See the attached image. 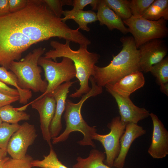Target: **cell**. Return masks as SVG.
Returning <instances> with one entry per match:
<instances>
[{"label":"cell","mask_w":168,"mask_h":168,"mask_svg":"<svg viewBox=\"0 0 168 168\" xmlns=\"http://www.w3.org/2000/svg\"><path fill=\"white\" fill-rule=\"evenodd\" d=\"M10 13L8 0H0V17Z\"/></svg>","instance_id":"cell-34"},{"label":"cell","mask_w":168,"mask_h":168,"mask_svg":"<svg viewBox=\"0 0 168 168\" xmlns=\"http://www.w3.org/2000/svg\"><path fill=\"white\" fill-rule=\"evenodd\" d=\"M106 5L123 20L132 16L130 8V1L127 0H104Z\"/></svg>","instance_id":"cell-24"},{"label":"cell","mask_w":168,"mask_h":168,"mask_svg":"<svg viewBox=\"0 0 168 168\" xmlns=\"http://www.w3.org/2000/svg\"><path fill=\"white\" fill-rule=\"evenodd\" d=\"M146 132L142 127L137 124L132 123L127 124L124 132L120 139V152L114 161L113 167L123 168L126 157L132 143L136 138L145 134Z\"/></svg>","instance_id":"cell-16"},{"label":"cell","mask_w":168,"mask_h":168,"mask_svg":"<svg viewBox=\"0 0 168 168\" xmlns=\"http://www.w3.org/2000/svg\"><path fill=\"white\" fill-rule=\"evenodd\" d=\"M7 150L0 148V161L7 157Z\"/></svg>","instance_id":"cell-36"},{"label":"cell","mask_w":168,"mask_h":168,"mask_svg":"<svg viewBox=\"0 0 168 168\" xmlns=\"http://www.w3.org/2000/svg\"><path fill=\"white\" fill-rule=\"evenodd\" d=\"M0 93L11 96H19V92L17 89L8 86L0 81Z\"/></svg>","instance_id":"cell-32"},{"label":"cell","mask_w":168,"mask_h":168,"mask_svg":"<svg viewBox=\"0 0 168 168\" xmlns=\"http://www.w3.org/2000/svg\"><path fill=\"white\" fill-rule=\"evenodd\" d=\"M122 49L108 65H95L92 76L96 84L103 87L114 83L131 73L141 71L139 53L133 36L121 37L120 39Z\"/></svg>","instance_id":"cell-3"},{"label":"cell","mask_w":168,"mask_h":168,"mask_svg":"<svg viewBox=\"0 0 168 168\" xmlns=\"http://www.w3.org/2000/svg\"><path fill=\"white\" fill-rule=\"evenodd\" d=\"M127 124L121 121L120 116H116L107 125L110 130L109 133L101 134L96 133L92 136V139L99 141L104 148L106 158L104 163L109 167H113L114 161L119 154L120 139Z\"/></svg>","instance_id":"cell-8"},{"label":"cell","mask_w":168,"mask_h":168,"mask_svg":"<svg viewBox=\"0 0 168 168\" xmlns=\"http://www.w3.org/2000/svg\"><path fill=\"white\" fill-rule=\"evenodd\" d=\"M0 26L10 53L16 61L32 45L42 41L36 15L29 5L0 16Z\"/></svg>","instance_id":"cell-1"},{"label":"cell","mask_w":168,"mask_h":168,"mask_svg":"<svg viewBox=\"0 0 168 168\" xmlns=\"http://www.w3.org/2000/svg\"><path fill=\"white\" fill-rule=\"evenodd\" d=\"M58 17L61 18L63 10V6L65 5L73 6V1L71 0H42Z\"/></svg>","instance_id":"cell-28"},{"label":"cell","mask_w":168,"mask_h":168,"mask_svg":"<svg viewBox=\"0 0 168 168\" xmlns=\"http://www.w3.org/2000/svg\"><path fill=\"white\" fill-rule=\"evenodd\" d=\"M63 15L64 16L61 18L63 22L69 19L75 21L79 26L80 29L89 32L90 28L88 24L98 21L96 13L91 10H79L72 12L71 10L63 11Z\"/></svg>","instance_id":"cell-18"},{"label":"cell","mask_w":168,"mask_h":168,"mask_svg":"<svg viewBox=\"0 0 168 168\" xmlns=\"http://www.w3.org/2000/svg\"><path fill=\"white\" fill-rule=\"evenodd\" d=\"M20 126L18 124H10L3 122L0 124V148L7 150L12 136Z\"/></svg>","instance_id":"cell-26"},{"label":"cell","mask_w":168,"mask_h":168,"mask_svg":"<svg viewBox=\"0 0 168 168\" xmlns=\"http://www.w3.org/2000/svg\"><path fill=\"white\" fill-rule=\"evenodd\" d=\"M138 48L140 69L145 73L149 72L153 65L163 59L168 52L164 41L160 39L150 40Z\"/></svg>","instance_id":"cell-11"},{"label":"cell","mask_w":168,"mask_h":168,"mask_svg":"<svg viewBox=\"0 0 168 168\" xmlns=\"http://www.w3.org/2000/svg\"><path fill=\"white\" fill-rule=\"evenodd\" d=\"M37 135L34 125L24 123L12 136L7 147V153L14 159L24 158L28 147L34 142Z\"/></svg>","instance_id":"cell-9"},{"label":"cell","mask_w":168,"mask_h":168,"mask_svg":"<svg viewBox=\"0 0 168 168\" xmlns=\"http://www.w3.org/2000/svg\"><path fill=\"white\" fill-rule=\"evenodd\" d=\"M160 89L161 91L167 96H168V82L161 85Z\"/></svg>","instance_id":"cell-35"},{"label":"cell","mask_w":168,"mask_h":168,"mask_svg":"<svg viewBox=\"0 0 168 168\" xmlns=\"http://www.w3.org/2000/svg\"><path fill=\"white\" fill-rule=\"evenodd\" d=\"M19 96H11L0 93V108L19 100Z\"/></svg>","instance_id":"cell-33"},{"label":"cell","mask_w":168,"mask_h":168,"mask_svg":"<svg viewBox=\"0 0 168 168\" xmlns=\"http://www.w3.org/2000/svg\"><path fill=\"white\" fill-rule=\"evenodd\" d=\"M154 0H132L130 1V8L132 16L136 17H142L147 9Z\"/></svg>","instance_id":"cell-27"},{"label":"cell","mask_w":168,"mask_h":168,"mask_svg":"<svg viewBox=\"0 0 168 168\" xmlns=\"http://www.w3.org/2000/svg\"><path fill=\"white\" fill-rule=\"evenodd\" d=\"M8 70L4 67L0 66V81L6 84L14 86L19 94V103L23 104H27L32 97L31 91L20 88L18 85L16 76L11 71Z\"/></svg>","instance_id":"cell-20"},{"label":"cell","mask_w":168,"mask_h":168,"mask_svg":"<svg viewBox=\"0 0 168 168\" xmlns=\"http://www.w3.org/2000/svg\"><path fill=\"white\" fill-rule=\"evenodd\" d=\"M9 157H6L0 161V168H3L5 162L9 158Z\"/></svg>","instance_id":"cell-37"},{"label":"cell","mask_w":168,"mask_h":168,"mask_svg":"<svg viewBox=\"0 0 168 168\" xmlns=\"http://www.w3.org/2000/svg\"><path fill=\"white\" fill-rule=\"evenodd\" d=\"M45 50L42 47L36 48L20 61L11 63L9 70L16 76L18 85L21 89L43 93L46 91L48 82L42 79V68L38 64L39 58Z\"/></svg>","instance_id":"cell-5"},{"label":"cell","mask_w":168,"mask_h":168,"mask_svg":"<svg viewBox=\"0 0 168 168\" xmlns=\"http://www.w3.org/2000/svg\"><path fill=\"white\" fill-rule=\"evenodd\" d=\"M70 42L67 40L65 44H63L57 41H51L50 45L54 49L46 52L44 57L54 61H56L57 58L61 57L68 58L73 61L76 70V77L80 86L69 96L79 98L91 90L89 85V78L93 74L94 67L98 62L100 56L96 53L89 52L87 46H80L77 50H73L70 47Z\"/></svg>","instance_id":"cell-2"},{"label":"cell","mask_w":168,"mask_h":168,"mask_svg":"<svg viewBox=\"0 0 168 168\" xmlns=\"http://www.w3.org/2000/svg\"><path fill=\"white\" fill-rule=\"evenodd\" d=\"M0 117L2 122L11 124H17L21 120H27L30 115L24 111L7 105L0 108Z\"/></svg>","instance_id":"cell-22"},{"label":"cell","mask_w":168,"mask_h":168,"mask_svg":"<svg viewBox=\"0 0 168 168\" xmlns=\"http://www.w3.org/2000/svg\"><path fill=\"white\" fill-rule=\"evenodd\" d=\"M52 146L50 147L49 154L44 156L41 160H33L31 162L32 167H37L40 168H69L59 161Z\"/></svg>","instance_id":"cell-23"},{"label":"cell","mask_w":168,"mask_h":168,"mask_svg":"<svg viewBox=\"0 0 168 168\" xmlns=\"http://www.w3.org/2000/svg\"><path fill=\"white\" fill-rule=\"evenodd\" d=\"M145 80L142 72L136 71L131 73L114 83L105 87L118 95L124 97L130 95L143 86Z\"/></svg>","instance_id":"cell-15"},{"label":"cell","mask_w":168,"mask_h":168,"mask_svg":"<svg viewBox=\"0 0 168 168\" xmlns=\"http://www.w3.org/2000/svg\"><path fill=\"white\" fill-rule=\"evenodd\" d=\"M106 89L115 99L122 121L126 123L137 124L139 121L149 116V111L144 108H140L135 105L129 97H123L110 89Z\"/></svg>","instance_id":"cell-13"},{"label":"cell","mask_w":168,"mask_h":168,"mask_svg":"<svg viewBox=\"0 0 168 168\" xmlns=\"http://www.w3.org/2000/svg\"><path fill=\"white\" fill-rule=\"evenodd\" d=\"M142 17L151 21H157L162 18L167 21L168 20V0H154Z\"/></svg>","instance_id":"cell-21"},{"label":"cell","mask_w":168,"mask_h":168,"mask_svg":"<svg viewBox=\"0 0 168 168\" xmlns=\"http://www.w3.org/2000/svg\"><path fill=\"white\" fill-rule=\"evenodd\" d=\"M33 160L32 157L28 155L21 159L9 157L5 162L3 168H32L31 162Z\"/></svg>","instance_id":"cell-29"},{"label":"cell","mask_w":168,"mask_h":168,"mask_svg":"<svg viewBox=\"0 0 168 168\" xmlns=\"http://www.w3.org/2000/svg\"><path fill=\"white\" fill-rule=\"evenodd\" d=\"M38 64L44 70L48 85L45 91L35 100L52 93L63 82L70 81L76 77V70L73 62L68 58L63 57L62 61L58 63L41 56Z\"/></svg>","instance_id":"cell-7"},{"label":"cell","mask_w":168,"mask_h":168,"mask_svg":"<svg viewBox=\"0 0 168 168\" xmlns=\"http://www.w3.org/2000/svg\"><path fill=\"white\" fill-rule=\"evenodd\" d=\"M153 124L151 143L148 153L154 158L161 159L168 154V132L158 117L150 113Z\"/></svg>","instance_id":"cell-12"},{"label":"cell","mask_w":168,"mask_h":168,"mask_svg":"<svg viewBox=\"0 0 168 168\" xmlns=\"http://www.w3.org/2000/svg\"><path fill=\"white\" fill-rule=\"evenodd\" d=\"M28 0H8L9 9L10 13H14L25 7Z\"/></svg>","instance_id":"cell-31"},{"label":"cell","mask_w":168,"mask_h":168,"mask_svg":"<svg viewBox=\"0 0 168 168\" xmlns=\"http://www.w3.org/2000/svg\"><path fill=\"white\" fill-rule=\"evenodd\" d=\"M123 21L128 26L129 32L132 35L138 49L150 40L161 39L168 35L167 21L162 18L157 21H151L142 17H136L132 16Z\"/></svg>","instance_id":"cell-6"},{"label":"cell","mask_w":168,"mask_h":168,"mask_svg":"<svg viewBox=\"0 0 168 168\" xmlns=\"http://www.w3.org/2000/svg\"><path fill=\"white\" fill-rule=\"evenodd\" d=\"M105 158V153L93 149L86 158L78 156L76 159L77 162L72 166V168H113L104 163Z\"/></svg>","instance_id":"cell-19"},{"label":"cell","mask_w":168,"mask_h":168,"mask_svg":"<svg viewBox=\"0 0 168 168\" xmlns=\"http://www.w3.org/2000/svg\"><path fill=\"white\" fill-rule=\"evenodd\" d=\"M30 104L32 108L36 110L39 113L40 128L43 138L50 147L52 146V138L49 128L55 112L56 101L53 96L49 93L38 100H33L22 107L25 110Z\"/></svg>","instance_id":"cell-10"},{"label":"cell","mask_w":168,"mask_h":168,"mask_svg":"<svg viewBox=\"0 0 168 168\" xmlns=\"http://www.w3.org/2000/svg\"><path fill=\"white\" fill-rule=\"evenodd\" d=\"M74 82L69 81L61 84L50 93L56 102L55 113L51 123L49 131L52 139L59 135L62 128V116L65 110L69 89Z\"/></svg>","instance_id":"cell-14"},{"label":"cell","mask_w":168,"mask_h":168,"mask_svg":"<svg viewBox=\"0 0 168 168\" xmlns=\"http://www.w3.org/2000/svg\"><path fill=\"white\" fill-rule=\"evenodd\" d=\"M91 88L87 93L83 95L80 100L77 103H74L71 100H66L65 112L63 117L66 123V128L60 135L52 139V143L56 144L66 141L70 134L74 131H78L83 135L82 139L77 143L81 146H90L95 148L93 142L92 136L96 133V126H91L83 119L81 114V109L83 103L88 98L95 97L103 92L102 87L98 86L91 77L89 79Z\"/></svg>","instance_id":"cell-4"},{"label":"cell","mask_w":168,"mask_h":168,"mask_svg":"<svg viewBox=\"0 0 168 168\" xmlns=\"http://www.w3.org/2000/svg\"><path fill=\"white\" fill-rule=\"evenodd\" d=\"M2 122L0 117V124H1Z\"/></svg>","instance_id":"cell-38"},{"label":"cell","mask_w":168,"mask_h":168,"mask_svg":"<svg viewBox=\"0 0 168 168\" xmlns=\"http://www.w3.org/2000/svg\"><path fill=\"white\" fill-rule=\"evenodd\" d=\"M100 0H74L72 12L83 10L87 5H90L92 10H97Z\"/></svg>","instance_id":"cell-30"},{"label":"cell","mask_w":168,"mask_h":168,"mask_svg":"<svg viewBox=\"0 0 168 168\" xmlns=\"http://www.w3.org/2000/svg\"><path fill=\"white\" fill-rule=\"evenodd\" d=\"M150 72L156 77V82L159 85L168 82V56L153 65Z\"/></svg>","instance_id":"cell-25"},{"label":"cell","mask_w":168,"mask_h":168,"mask_svg":"<svg viewBox=\"0 0 168 168\" xmlns=\"http://www.w3.org/2000/svg\"><path fill=\"white\" fill-rule=\"evenodd\" d=\"M97 10V18L100 25L106 26L110 30L117 29L124 35L129 33L123 20L106 5L104 0H100Z\"/></svg>","instance_id":"cell-17"}]
</instances>
